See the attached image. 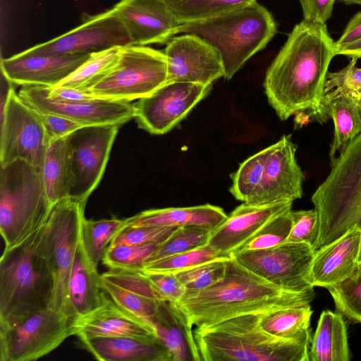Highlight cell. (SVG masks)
Instances as JSON below:
<instances>
[{
  "instance_id": "cell-1",
  "label": "cell",
  "mask_w": 361,
  "mask_h": 361,
  "mask_svg": "<svg viewBox=\"0 0 361 361\" xmlns=\"http://www.w3.org/2000/svg\"><path fill=\"white\" fill-rule=\"evenodd\" d=\"M335 42L326 24L302 20L295 25L268 68L263 83L271 107L282 121L319 107Z\"/></svg>"
},
{
  "instance_id": "cell-2",
  "label": "cell",
  "mask_w": 361,
  "mask_h": 361,
  "mask_svg": "<svg viewBox=\"0 0 361 361\" xmlns=\"http://www.w3.org/2000/svg\"><path fill=\"white\" fill-rule=\"evenodd\" d=\"M314 291L283 289L255 274L229 255L224 277L202 290L188 293L170 302L192 336V329L231 318L310 304Z\"/></svg>"
},
{
  "instance_id": "cell-3",
  "label": "cell",
  "mask_w": 361,
  "mask_h": 361,
  "mask_svg": "<svg viewBox=\"0 0 361 361\" xmlns=\"http://www.w3.org/2000/svg\"><path fill=\"white\" fill-rule=\"evenodd\" d=\"M262 314L192 329L198 361H310V332L293 338L274 336L262 327Z\"/></svg>"
},
{
  "instance_id": "cell-4",
  "label": "cell",
  "mask_w": 361,
  "mask_h": 361,
  "mask_svg": "<svg viewBox=\"0 0 361 361\" xmlns=\"http://www.w3.org/2000/svg\"><path fill=\"white\" fill-rule=\"evenodd\" d=\"M277 32L271 13L257 1L212 17L184 23L178 34L196 35L219 51L226 80H230Z\"/></svg>"
},
{
  "instance_id": "cell-5",
  "label": "cell",
  "mask_w": 361,
  "mask_h": 361,
  "mask_svg": "<svg viewBox=\"0 0 361 361\" xmlns=\"http://www.w3.org/2000/svg\"><path fill=\"white\" fill-rule=\"evenodd\" d=\"M44 224L18 245L4 250L0 319L50 308L55 281L43 250Z\"/></svg>"
},
{
  "instance_id": "cell-6",
  "label": "cell",
  "mask_w": 361,
  "mask_h": 361,
  "mask_svg": "<svg viewBox=\"0 0 361 361\" xmlns=\"http://www.w3.org/2000/svg\"><path fill=\"white\" fill-rule=\"evenodd\" d=\"M319 220L315 250L361 228V133L331 161V169L312 196Z\"/></svg>"
},
{
  "instance_id": "cell-7",
  "label": "cell",
  "mask_w": 361,
  "mask_h": 361,
  "mask_svg": "<svg viewBox=\"0 0 361 361\" xmlns=\"http://www.w3.org/2000/svg\"><path fill=\"white\" fill-rule=\"evenodd\" d=\"M52 205L42 169L20 159L1 165L0 232L5 250L39 229Z\"/></svg>"
},
{
  "instance_id": "cell-8",
  "label": "cell",
  "mask_w": 361,
  "mask_h": 361,
  "mask_svg": "<svg viewBox=\"0 0 361 361\" xmlns=\"http://www.w3.org/2000/svg\"><path fill=\"white\" fill-rule=\"evenodd\" d=\"M86 201L71 197L52 205L42 234L44 255L54 274L55 286L50 308L73 320L75 315L68 293L70 273L81 235Z\"/></svg>"
},
{
  "instance_id": "cell-9",
  "label": "cell",
  "mask_w": 361,
  "mask_h": 361,
  "mask_svg": "<svg viewBox=\"0 0 361 361\" xmlns=\"http://www.w3.org/2000/svg\"><path fill=\"white\" fill-rule=\"evenodd\" d=\"M73 319L51 308L0 319V360L41 358L73 336Z\"/></svg>"
},
{
  "instance_id": "cell-10",
  "label": "cell",
  "mask_w": 361,
  "mask_h": 361,
  "mask_svg": "<svg viewBox=\"0 0 361 361\" xmlns=\"http://www.w3.org/2000/svg\"><path fill=\"white\" fill-rule=\"evenodd\" d=\"M167 66L164 51L141 45L121 47L116 65L85 92L111 100L140 99L166 83Z\"/></svg>"
},
{
  "instance_id": "cell-11",
  "label": "cell",
  "mask_w": 361,
  "mask_h": 361,
  "mask_svg": "<svg viewBox=\"0 0 361 361\" xmlns=\"http://www.w3.org/2000/svg\"><path fill=\"white\" fill-rule=\"evenodd\" d=\"M120 126H85L66 136L69 197L86 201L99 185Z\"/></svg>"
},
{
  "instance_id": "cell-12",
  "label": "cell",
  "mask_w": 361,
  "mask_h": 361,
  "mask_svg": "<svg viewBox=\"0 0 361 361\" xmlns=\"http://www.w3.org/2000/svg\"><path fill=\"white\" fill-rule=\"evenodd\" d=\"M49 143L37 112L11 87L1 108V165L20 159L42 169Z\"/></svg>"
},
{
  "instance_id": "cell-13",
  "label": "cell",
  "mask_w": 361,
  "mask_h": 361,
  "mask_svg": "<svg viewBox=\"0 0 361 361\" xmlns=\"http://www.w3.org/2000/svg\"><path fill=\"white\" fill-rule=\"evenodd\" d=\"M315 250L305 243L286 241L259 250L230 255L255 274L283 289L295 292L313 291L310 273Z\"/></svg>"
},
{
  "instance_id": "cell-14",
  "label": "cell",
  "mask_w": 361,
  "mask_h": 361,
  "mask_svg": "<svg viewBox=\"0 0 361 361\" xmlns=\"http://www.w3.org/2000/svg\"><path fill=\"white\" fill-rule=\"evenodd\" d=\"M129 45H133L129 33L112 8L95 15L84 13L79 26L22 52L29 55H82Z\"/></svg>"
},
{
  "instance_id": "cell-15",
  "label": "cell",
  "mask_w": 361,
  "mask_h": 361,
  "mask_svg": "<svg viewBox=\"0 0 361 361\" xmlns=\"http://www.w3.org/2000/svg\"><path fill=\"white\" fill-rule=\"evenodd\" d=\"M212 85L185 82L166 83L133 104L134 118L138 126L150 134H165L209 94Z\"/></svg>"
},
{
  "instance_id": "cell-16",
  "label": "cell",
  "mask_w": 361,
  "mask_h": 361,
  "mask_svg": "<svg viewBox=\"0 0 361 361\" xmlns=\"http://www.w3.org/2000/svg\"><path fill=\"white\" fill-rule=\"evenodd\" d=\"M18 95L37 111L59 115L85 126H121L134 118L133 104L128 102L94 97L81 102H60L48 97L43 86L26 85Z\"/></svg>"
},
{
  "instance_id": "cell-17",
  "label": "cell",
  "mask_w": 361,
  "mask_h": 361,
  "mask_svg": "<svg viewBox=\"0 0 361 361\" xmlns=\"http://www.w3.org/2000/svg\"><path fill=\"white\" fill-rule=\"evenodd\" d=\"M167 58V81L212 85L225 75L217 49L202 37L184 33L172 37L163 51Z\"/></svg>"
},
{
  "instance_id": "cell-18",
  "label": "cell",
  "mask_w": 361,
  "mask_h": 361,
  "mask_svg": "<svg viewBox=\"0 0 361 361\" xmlns=\"http://www.w3.org/2000/svg\"><path fill=\"white\" fill-rule=\"evenodd\" d=\"M267 148L262 185L255 204L292 201L302 196L305 175L295 159L291 135H283Z\"/></svg>"
},
{
  "instance_id": "cell-19",
  "label": "cell",
  "mask_w": 361,
  "mask_h": 361,
  "mask_svg": "<svg viewBox=\"0 0 361 361\" xmlns=\"http://www.w3.org/2000/svg\"><path fill=\"white\" fill-rule=\"evenodd\" d=\"M292 201L267 204L243 202L210 234L207 245L220 257L237 252L249 239L276 215L289 211Z\"/></svg>"
},
{
  "instance_id": "cell-20",
  "label": "cell",
  "mask_w": 361,
  "mask_h": 361,
  "mask_svg": "<svg viewBox=\"0 0 361 361\" xmlns=\"http://www.w3.org/2000/svg\"><path fill=\"white\" fill-rule=\"evenodd\" d=\"M113 8L133 45L166 44L180 25L162 0H121Z\"/></svg>"
},
{
  "instance_id": "cell-21",
  "label": "cell",
  "mask_w": 361,
  "mask_h": 361,
  "mask_svg": "<svg viewBox=\"0 0 361 361\" xmlns=\"http://www.w3.org/2000/svg\"><path fill=\"white\" fill-rule=\"evenodd\" d=\"M90 54L47 56L23 52L1 60V71L11 82L23 86L56 87L72 74Z\"/></svg>"
},
{
  "instance_id": "cell-22",
  "label": "cell",
  "mask_w": 361,
  "mask_h": 361,
  "mask_svg": "<svg viewBox=\"0 0 361 361\" xmlns=\"http://www.w3.org/2000/svg\"><path fill=\"white\" fill-rule=\"evenodd\" d=\"M72 328L73 336L80 341L100 336H158L149 322L121 307L109 299L106 293L102 305L90 314L74 319Z\"/></svg>"
},
{
  "instance_id": "cell-23",
  "label": "cell",
  "mask_w": 361,
  "mask_h": 361,
  "mask_svg": "<svg viewBox=\"0 0 361 361\" xmlns=\"http://www.w3.org/2000/svg\"><path fill=\"white\" fill-rule=\"evenodd\" d=\"M361 228H350L340 238L315 250L310 282L329 288L350 277L360 264Z\"/></svg>"
},
{
  "instance_id": "cell-24",
  "label": "cell",
  "mask_w": 361,
  "mask_h": 361,
  "mask_svg": "<svg viewBox=\"0 0 361 361\" xmlns=\"http://www.w3.org/2000/svg\"><path fill=\"white\" fill-rule=\"evenodd\" d=\"M80 342L99 360L173 361L171 352L158 336H100Z\"/></svg>"
},
{
  "instance_id": "cell-25",
  "label": "cell",
  "mask_w": 361,
  "mask_h": 361,
  "mask_svg": "<svg viewBox=\"0 0 361 361\" xmlns=\"http://www.w3.org/2000/svg\"><path fill=\"white\" fill-rule=\"evenodd\" d=\"M104 293L100 274L87 257L80 235L68 283V293L75 319L85 316L99 307L103 303Z\"/></svg>"
},
{
  "instance_id": "cell-26",
  "label": "cell",
  "mask_w": 361,
  "mask_h": 361,
  "mask_svg": "<svg viewBox=\"0 0 361 361\" xmlns=\"http://www.w3.org/2000/svg\"><path fill=\"white\" fill-rule=\"evenodd\" d=\"M320 122L331 118L334 123V140L330 147L329 157L332 161L337 152H341L361 133V107L350 96L337 94H325L322 103L313 114Z\"/></svg>"
},
{
  "instance_id": "cell-27",
  "label": "cell",
  "mask_w": 361,
  "mask_h": 361,
  "mask_svg": "<svg viewBox=\"0 0 361 361\" xmlns=\"http://www.w3.org/2000/svg\"><path fill=\"white\" fill-rule=\"evenodd\" d=\"M227 216L222 208L210 204L187 207L152 209L129 217L128 226H194L212 231L227 218Z\"/></svg>"
},
{
  "instance_id": "cell-28",
  "label": "cell",
  "mask_w": 361,
  "mask_h": 361,
  "mask_svg": "<svg viewBox=\"0 0 361 361\" xmlns=\"http://www.w3.org/2000/svg\"><path fill=\"white\" fill-rule=\"evenodd\" d=\"M350 353L343 316L322 312L311 340L310 361H349Z\"/></svg>"
},
{
  "instance_id": "cell-29",
  "label": "cell",
  "mask_w": 361,
  "mask_h": 361,
  "mask_svg": "<svg viewBox=\"0 0 361 361\" xmlns=\"http://www.w3.org/2000/svg\"><path fill=\"white\" fill-rule=\"evenodd\" d=\"M149 322L171 353L173 361H198L193 336H191L170 302L162 300Z\"/></svg>"
},
{
  "instance_id": "cell-30",
  "label": "cell",
  "mask_w": 361,
  "mask_h": 361,
  "mask_svg": "<svg viewBox=\"0 0 361 361\" xmlns=\"http://www.w3.org/2000/svg\"><path fill=\"white\" fill-rule=\"evenodd\" d=\"M42 171L48 197L53 204L69 197L71 180L66 136L49 143Z\"/></svg>"
},
{
  "instance_id": "cell-31",
  "label": "cell",
  "mask_w": 361,
  "mask_h": 361,
  "mask_svg": "<svg viewBox=\"0 0 361 361\" xmlns=\"http://www.w3.org/2000/svg\"><path fill=\"white\" fill-rule=\"evenodd\" d=\"M310 304L271 311L261 314L260 324L269 334L293 338L310 332Z\"/></svg>"
},
{
  "instance_id": "cell-32",
  "label": "cell",
  "mask_w": 361,
  "mask_h": 361,
  "mask_svg": "<svg viewBox=\"0 0 361 361\" xmlns=\"http://www.w3.org/2000/svg\"><path fill=\"white\" fill-rule=\"evenodd\" d=\"M128 225V218L89 220L81 223V240L91 262L97 268L114 238Z\"/></svg>"
},
{
  "instance_id": "cell-33",
  "label": "cell",
  "mask_w": 361,
  "mask_h": 361,
  "mask_svg": "<svg viewBox=\"0 0 361 361\" xmlns=\"http://www.w3.org/2000/svg\"><path fill=\"white\" fill-rule=\"evenodd\" d=\"M267 148L245 160L231 175L229 191L242 202L255 204L262 185Z\"/></svg>"
},
{
  "instance_id": "cell-34",
  "label": "cell",
  "mask_w": 361,
  "mask_h": 361,
  "mask_svg": "<svg viewBox=\"0 0 361 361\" xmlns=\"http://www.w3.org/2000/svg\"><path fill=\"white\" fill-rule=\"evenodd\" d=\"M121 47L91 54L72 74L56 87L86 91L104 77L118 62Z\"/></svg>"
},
{
  "instance_id": "cell-35",
  "label": "cell",
  "mask_w": 361,
  "mask_h": 361,
  "mask_svg": "<svg viewBox=\"0 0 361 361\" xmlns=\"http://www.w3.org/2000/svg\"><path fill=\"white\" fill-rule=\"evenodd\" d=\"M182 25L203 20L257 0H162Z\"/></svg>"
},
{
  "instance_id": "cell-36",
  "label": "cell",
  "mask_w": 361,
  "mask_h": 361,
  "mask_svg": "<svg viewBox=\"0 0 361 361\" xmlns=\"http://www.w3.org/2000/svg\"><path fill=\"white\" fill-rule=\"evenodd\" d=\"M327 290L336 312L354 323L361 324V264L350 277Z\"/></svg>"
},
{
  "instance_id": "cell-37",
  "label": "cell",
  "mask_w": 361,
  "mask_h": 361,
  "mask_svg": "<svg viewBox=\"0 0 361 361\" xmlns=\"http://www.w3.org/2000/svg\"><path fill=\"white\" fill-rule=\"evenodd\" d=\"M211 232L209 229L199 226L179 227L169 238L159 245L145 264L204 246L207 244Z\"/></svg>"
},
{
  "instance_id": "cell-38",
  "label": "cell",
  "mask_w": 361,
  "mask_h": 361,
  "mask_svg": "<svg viewBox=\"0 0 361 361\" xmlns=\"http://www.w3.org/2000/svg\"><path fill=\"white\" fill-rule=\"evenodd\" d=\"M101 282L103 290L117 305L148 322L155 316L162 301L147 297L102 277Z\"/></svg>"
},
{
  "instance_id": "cell-39",
  "label": "cell",
  "mask_w": 361,
  "mask_h": 361,
  "mask_svg": "<svg viewBox=\"0 0 361 361\" xmlns=\"http://www.w3.org/2000/svg\"><path fill=\"white\" fill-rule=\"evenodd\" d=\"M221 257L207 245L170 255L143 265L145 273H176Z\"/></svg>"
},
{
  "instance_id": "cell-40",
  "label": "cell",
  "mask_w": 361,
  "mask_h": 361,
  "mask_svg": "<svg viewBox=\"0 0 361 361\" xmlns=\"http://www.w3.org/2000/svg\"><path fill=\"white\" fill-rule=\"evenodd\" d=\"M159 243L109 245L102 262L109 269L140 270Z\"/></svg>"
},
{
  "instance_id": "cell-41",
  "label": "cell",
  "mask_w": 361,
  "mask_h": 361,
  "mask_svg": "<svg viewBox=\"0 0 361 361\" xmlns=\"http://www.w3.org/2000/svg\"><path fill=\"white\" fill-rule=\"evenodd\" d=\"M228 257H221L192 268L174 273L185 288L192 293L207 288L224 276Z\"/></svg>"
},
{
  "instance_id": "cell-42",
  "label": "cell",
  "mask_w": 361,
  "mask_h": 361,
  "mask_svg": "<svg viewBox=\"0 0 361 361\" xmlns=\"http://www.w3.org/2000/svg\"><path fill=\"white\" fill-rule=\"evenodd\" d=\"M291 211L272 218L237 252L268 249L286 242L292 228Z\"/></svg>"
},
{
  "instance_id": "cell-43",
  "label": "cell",
  "mask_w": 361,
  "mask_h": 361,
  "mask_svg": "<svg viewBox=\"0 0 361 361\" xmlns=\"http://www.w3.org/2000/svg\"><path fill=\"white\" fill-rule=\"evenodd\" d=\"M178 228L177 226H128L114 238L110 245L160 244Z\"/></svg>"
},
{
  "instance_id": "cell-44",
  "label": "cell",
  "mask_w": 361,
  "mask_h": 361,
  "mask_svg": "<svg viewBox=\"0 0 361 361\" xmlns=\"http://www.w3.org/2000/svg\"><path fill=\"white\" fill-rule=\"evenodd\" d=\"M350 59L345 67L327 73L324 95L343 94L355 99L361 91V68L356 66L357 59Z\"/></svg>"
},
{
  "instance_id": "cell-45",
  "label": "cell",
  "mask_w": 361,
  "mask_h": 361,
  "mask_svg": "<svg viewBox=\"0 0 361 361\" xmlns=\"http://www.w3.org/2000/svg\"><path fill=\"white\" fill-rule=\"evenodd\" d=\"M292 228L286 240L288 242L305 243L315 250L319 233V220L317 211H291Z\"/></svg>"
},
{
  "instance_id": "cell-46",
  "label": "cell",
  "mask_w": 361,
  "mask_h": 361,
  "mask_svg": "<svg viewBox=\"0 0 361 361\" xmlns=\"http://www.w3.org/2000/svg\"><path fill=\"white\" fill-rule=\"evenodd\" d=\"M143 273L164 301L176 302L185 293V287L174 273Z\"/></svg>"
},
{
  "instance_id": "cell-47",
  "label": "cell",
  "mask_w": 361,
  "mask_h": 361,
  "mask_svg": "<svg viewBox=\"0 0 361 361\" xmlns=\"http://www.w3.org/2000/svg\"><path fill=\"white\" fill-rule=\"evenodd\" d=\"M36 111L44 126L50 142L66 137L84 126L78 122L59 115Z\"/></svg>"
},
{
  "instance_id": "cell-48",
  "label": "cell",
  "mask_w": 361,
  "mask_h": 361,
  "mask_svg": "<svg viewBox=\"0 0 361 361\" xmlns=\"http://www.w3.org/2000/svg\"><path fill=\"white\" fill-rule=\"evenodd\" d=\"M305 20L325 24L331 18L335 0H299Z\"/></svg>"
},
{
  "instance_id": "cell-49",
  "label": "cell",
  "mask_w": 361,
  "mask_h": 361,
  "mask_svg": "<svg viewBox=\"0 0 361 361\" xmlns=\"http://www.w3.org/2000/svg\"><path fill=\"white\" fill-rule=\"evenodd\" d=\"M43 87L48 97L60 102H81L95 97L87 92L70 87L46 86Z\"/></svg>"
},
{
  "instance_id": "cell-50",
  "label": "cell",
  "mask_w": 361,
  "mask_h": 361,
  "mask_svg": "<svg viewBox=\"0 0 361 361\" xmlns=\"http://www.w3.org/2000/svg\"><path fill=\"white\" fill-rule=\"evenodd\" d=\"M361 37V11L355 13L350 20L338 39L335 42V48Z\"/></svg>"
},
{
  "instance_id": "cell-51",
  "label": "cell",
  "mask_w": 361,
  "mask_h": 361,
  "mask_svg": "<svg viewBox=\"0 0 361 361\" xmlns=\"http://www.w3.org/2000/svg\"><path fill=\"white\" fill-rule=\"evenodd\" d=\"M336 55H344L350 59L361 58V37L347 43L341 47L335 48Z\"/></svg>"
},
{
  "instance_id": "cell-52",
  "label": "cell",
  "mask_w": 361,
  "mask_h": 361,
  "mask_svg": "<svg viewBox=\"0 0 361 361\" xmlns=\"http://www.w3.org/2000/svg\"><path fill=\"white\" fill-rule=\"evenodd\" d=\"M345 4H359L361 6V0H341Z\"/></svg>"
},
{
  "instance_id": "cell-53",
  "label": "cell",
  "mask_w": 361,
  "mask_h": 361,
  "mask_svg": "<svg viewBox=\"0 0 361 361\" xmlns=\"http://www.w3.org/2000/svg\"><path fill=\"white\" fill-rule=\"evenodd\" d=\"M357 103L360 105L361 107V91L358 93V94L355 98Z\"/></svg>"
},
{
  "instance_id": "cell-54",
  "label": "cell",
  "mask_w": 361,
  "mask_h": 361,
  "mask_svg": "<svg viewBox=\"0 0 361 361\" xmlns=\"http://www.w3.org/2000/svg\"><path fill=\"white\" fill-rule=\"evenodd\" d=\"M360 264H361V250H360Z\"/></svg>"
}]
</instances>
